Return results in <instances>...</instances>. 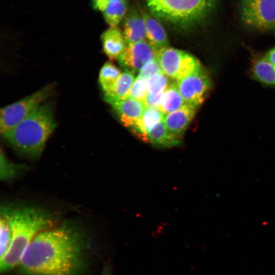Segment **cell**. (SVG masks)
<instances>
[{
	"instance_id": "obj_1",
	"label": "cell",
	"mask_w": 275,
	"mask_h": 275,
	"mask_svg": "<svg viewBox=\"0 0 275 275\" xmlns=\"http://www.w3.org/2000/svg\"><path fill=\"white\" fill-rule=\"evenodd\" d=\"M89 251L81 230L65 223L37 234L18 266L23 275H82L89 264Z\"/></svg>"
},
{
	"instance_id": "obj_2",
	"label": "cell",
	"mask_w": 275,
	"mask_h": 275,
	"mask_svg": "<svg viewBox=\"0 0 275 275\" xmlns=\"http://www.w3.org/2000/svg\"><path fill=\"white\" fill-rule=\"evenodd\" d=\"M11 232V242L0 260L1 272L18 266L32 240L41 232L53 227L54 218L47 211L31 206H7L1 209Z\"/></svg>"
},
{
	"instance_id": "obj_3",
	"label": "cell",
	"mask_w": 275,
	"mask_h": 275,
	"mask_svg": "<svg viewBox=\"0 0 275 275\" xmlns=\"http://www.w3.org/2000/svg\"><path fill=\"white\" fill-rule=\"evenodd\" d=\"M56 126L52 106L44 102L3 136L16 151L36 159Z\"/></svg>"
},
{
	"instance_id": "obj_4",
	"label": "cell",
	"mask_w": 275,
	"mask_h": 275,
	"mask_svg": "<svg viewBox=\"0 0 275 275\" xmlns=\"http://www.w3.org/2000/svg\"><path fill=\"white\" fill-rule=\"evenodd\" d=\"M158 16L180 23L203 18L211 10L215 0H147Z\"/></svg>"
},
{
	"instance_id": "obj_5",
	"label": "cell",
	"mask_w": 275,
	"mask_h": 275,
	"mask_svg": "<svg viewBox=\"0 0 275 275\" xmlns=\"http://www.w3.org/2000/svg\"><path fill=\"white\" fill-rule=\"evenodd\" d=\"M54 84L46 85L37 91L1 108L0 130L2 134L9 131L45 102L51 95Z\"/></svg>"
},
{
	"instance_id": "obj_6",
	"label": "cell",
	"mask_w": 275,
	"mask_h": 275,
	"mask_svg": "<svg viewBox=\"0 0 275 275\" xmlns=\"http://www.w3.org/2000/svg\"><path fill=\"white\" fill-rule=\"evenodd\" d=\"M156 58L163 73L176 81L188 76L202 66L190 53L172 47H166L157 50Z\"/></svg>"
},
{
	"instance_id": "obj_7",
	"label": "cell",
	"mask_w": 275,
	"mask_h": 275,
	"mask_svg": "<svg viewBox=\"0 0 275 275\" xmlns=\"http://www.w3.org/2000/svg\"><path fill=\"white\" fill-rule=\"evenodd\" d=\"M239 12L241 20L249 28L275 30V0H240Z\"/></svg>"
},
{
	"instance_id": "obj_8",
	"label": "cell",
	"mask_w": 275,
	"mask_h": 275,
	"mask_svg": "<svg viewBox=\"0 0 275 275\" xmlns=\"http://www.w3.org/2000/svg\"><path fill=\"white\" fill-rule=\"evenodd\" d=\"M176 85L186 103L198 108L211 89L212 81L202 65L193 73L177 81Z\"/></svg>"
},
{
	"instance_id": "obj_9",
	"label": "cell",
	"mask_w": 275,
	"mask_h": 275,
	"mask_svg": "<svg viewBox=\"0 0 275 275\" xmlns=\"http://www.w3.org/2000/svg\"><path fill=\"white\" fill-rule=\"evenodd\" d=\"M156 51L147 40L127 44L117 60L125 71L134 74L156 58Z\"/></svg>"
},
{
	"instance_id": "obj_10",
	"label": "cell",
	"mask_w": 275,
	"mask_h": 275,
	"mask_svg": "<svg viewBox=\"0 0 275 275\" xmlns=\"http://www.w3.org/2000/svg\"><path fill=\"white\" fill-rule=\"evenodd\" d=\"M105 101L114 108L122 124L130 129L140 119L146 107L143 102L130 97Z\"/></svg>"
},
{
	"instance_id": "obj_11",
	"label": "cell",
	"mask_w": 275,
	"mask_h": 275,
	"mask_svg": "<svg viewBox=\"0 0 275 275\" xmlns=\"http://www.w3.org/2000/svg\"><path fill=\"white\" fill-rule=\"evenodd\" d=\"M198 108L186 104L181 108L165 115L166 127L174 138L181 141L182 136L193 120Z\"/></svg>"
},
{
	"instance_id": "obj_12",
	"label": "cell",
	"mask_w": 275,
	"mask_h": 275,
	"mask_svg": "<svg viewBox=\"0 0 275 275\" xmlns=\"http://www.w3.org/2000/svg\"><path fill=\"white\" fill-rule=\"evenodd\" d=\"M124 18L122 33L126 44L146 40L145 26L141 13L132 9L128 11Z\"/></svg>"
},
{
	"instance_id": "obj_13",
	"label": "cell",
	"mask_w": 275,
	"mask_h": 275,
	"mask_svg": "<svg viewBox=\"0 0 275 275\" xmlns=\"http://www.w3.org/2000/svg\"><path fill=\"white\" fill-rule=\"evenodd\" d=\"M140 12L145 23L147 41L156 50L168 47L169 40L162 26L146 11L141 10Z\"/></svg>"
},
{
	"instance_id": "obj_14",
	"label": "cell",
	"mask_w": 275,
	"mask_h": 275,
	"mask_svg": "<svg viewBox=\"0 0 275 275\" xmlns=\"http://www.w3.org/2000/svg\"><path fill=\"white\" fill-rule=\"evenodd\" d=\"M101 39L104 53L112 60L119 59L127 45L123 33L117 27L105 31Z\"/></svg>"
},
{
	"instance_id": "obj_15",
	"label": "cell",
	"mask_w": 275,
	"mask_h": 275,
	"mask_svg": "<svg viewBox=\"0 0 275 275\" xmlns=\"http://www.w3.org/2000/svg\"><path fill=\"white\" fill-rule=\"evenodd\" d=\"M164 117L158 108L146 107L140 119L130 129L143 141L147 142L149 131Z\"/></svg>"
},
{
	"instance_id": "obj_16",
	"label": "cell",
	"mask_w": 275,
	"mask_h": 275,
	"mask_svg": "<svg viewBox=\"0 0 275 275\" xmlns=\"http://www.w3.org/2000/svg\"><path fill=\"white\" fill-rule=\"evenodd\" d=\"M251 72L258 81L275 86V64L264 56L257 57L253 61Z\"/></svg>"
},
{
	"instance_id": "obj_17",
	"label": "cell",
	"mask_w": 275,
	"mask_h": 275,
	"mask_svg": "<svg viewBox=\"0 0 275 275\" xmlns=\"http://www.w3.org/2000/svg\"><path fill=\"white\" fill-rule=\"evenodd\" d=\"M147 142L157 147L170 148L180 145L181 141L170 134L163 119L149 131Z\"/></svg>"
},
{
	"instance_id": "obj_18",
	"label": "cell",
	"mask_w": 275,
	"mask_h": 275,
	"mask_svg": "<svg viewBox=\"0 0 275 275\" xmlns=\"http://www.w3.org/2000/svg\"><path fill=\"white\" fill-rule=\"evenodd\" d=\"M186 102L180 94L176 81L171 82L165 90L158 108L164 115L181 108Z\"/></svg>"
},
{
	"instance_id": "obj_19",
	"label": "cell",
	"mask_w": 275,
	"mask_h": 275,
	"mask_svg": "<svg viewBox=\"0 0 275 275\" xmlns=\"http://www.w3.org/2000/svg\"><path fill=\"white\" fill-rule=\"evenodd\" d=\"M135 79L134 74L124 70L120 75L111 91L104 94L105 101L127 98Z\"/></svg>"
},
{
	"instance_id": "obj_20",
	"label": "cell",
	"mask_w": 275,
	"mask_h": 275,
	"mask_svg": "<svg viewBox=\"0 0 275 275\" xmlns=\"http://www.w3.org/2000/svg\"><path fill=\"white\" fill-rule=\"evenodd\" d=\"M121 73L119 68L111 62H107L102 66L98 81L104 94L111 91Z\"/></svg>"
},
{
	"instance_id": "obj_21",
	"label": "cell",
	"mask_w": 275,
	"mask_h": 275,
	"mask_svg": "<svg viewBox=\"0 0 275 275\" xmlns=\"http://www.w3.org/2000/svg\"><path fill=\"white\" fill-rule=\"evenodd\" d=\"M127 7L126 0L114 2L108 5L102 11L106 23L111 27H116L125 17Z\"/></svg>"
},
{
	"instance_id": "obj_22",
	"label": "cell",
	"mask_w": 275,
	"mask_h": 275,
	"mask_svg": "<svg viewBox=\"0 0 275 275\" xmlns=\"http://www.w3.org/2000/svg\"><path fill=\"white\" fill-rule=\"evenodd\" d=\"M24 169V164L15 163L9 160L2 151L1 152L0 177L2 180H8L16 177Z\"/></svg>"
},
{
	"instance_id": "obj_23",
	"label": "cell",
	"mask_w": 275,
	"mask_h": 275,
	"mask_svg": "<svg viewBox=\"0 0 275 275\" xmlns=\"http://www.w3.org/2000/svg\"><path fill=\"white\" fill-rule=\"evenodd\" d=\"M169 79L163 72L153 75L148 79V93L158 94L164 92L171 83Z\"/></svg>"
},
{
	"instance_id": "obj_24",
	"label": "cell",
	"mask_w": 275,
	"mask_h": 275,
	"mask_svg": "<svg viewBox=\"0 0 275 275\" xmlns=\"http://www.w3.org/2000/svg\"><path fill=\"white\" fill-rule=\"evenodd\" d=\"M11 232L6 218L1 215L0 220V259L7 253L11 242Z\"/></svg>"
},
{
	"instance_id": "obj_25",
	"label": "cell",
	"mask_w": 275,
	"mask_h": 275,
	"mask_svg": "<svg viewBox=\"0 0 275 275\" xmlns=\"http://www.w3.org/2000/svg\"><path fill=\"white\" fill-rule=\"evenodd\" d=\"M148 93V80L137 76L130 89L128 97L143 102Z\"/></svg>"
},
{
	"instance_id": "obj_26",
	"label": "cell",
	"mask_w": 275,
	"mask_h": 275,
	"mask_svg": "<svg viewBox=\"0 0 275 275\" xmlns=\"http://www.w3.org/2000/svg\"><path fill=\"white\" fill-rule=\"evenodd\" d=\"M162 72H163L160 68L159 64L155 58L147 63L142 68L139 72L138 76L148 80V79L153 75Z\"/></svg>"
},
{
	"instance_id": "obj_27",
	"label": "cell",
	"mask_w": 275,
	"mask_h": 275,
	"mask_svg": "<svg viewBox=\"0 0 275 275\" xmlns=\"http://www.w3.org/2000/svg\"><path fill=\"white\" fill-rule=\"evenodd\" d=\"M163 93H160L158 94H151L148 93L143 102L145 107L158 108Z\"/></svg>"
},
{
	"instance_id": "obj_28",
	"label": "cell",
	"mask_w": 275,
	"mask_h": 275,
	"mask_svg": "<svg viewBox=\"0 0 275 275\" xmlns=\"http://www.w3.org/2000/svg\"><path fill=\"white\" fill-rule=\"evenodd\" d=\"M123 0H92V4L95 10L102 11L109 4Z\"/></svg>"
},
{
	"instance_id": "obj_29",
	"label": "cell",
	"mask_w": 275,
	"mask_h": 275,
	"mask_svg": "<svg viewBox=\"0 0 275 275\" xmlns=\"http://www.w3.org/2000/svg\"><path fill=\"white\" fill-rule=\"evenodd\" d=\"M264 56L268 60L275 64V47L270 49Z\"/></svg>"
},
{
	"instance_id": "obj_30",
	"label": "cell",
	"mask_w": 275,
	"mask_h": 275,
	"mask_svg": "<svg viewBox=\"0 0 275 275\" xmlns=\"http://www.w3.org/2000/svg\"><path fill=\"white\" fill-rule=\"evenodd\" d=\"M100 275H112V271L110 266L106 264L102 269Z\"/></svg>"
}]
</instances>
